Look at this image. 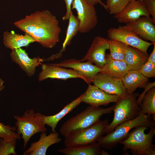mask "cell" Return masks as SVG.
Returning a JSON list of instances; mask_svg holds the SVG:
<instances>
[{
    "instance_id": "f546056e",
    "label": "cell",
    "mask_w": 155,
    "mask_h": 155,
    "mask_svg": "<svg viewBox=\"0 0 155 155\" xmlns=\"http://www.w3.org/2000/svg\"><path fill=\"white\" fill-rule=\"evenodd\" d=\"M17 140L8 142L0 138V155H17L16 151Z\"/></svg>"
},
{
    "instance_id": "4316f807",
    "label": "cell",
    "mask_w": 155,
    "mask_h": 155,
    "mask_svg": "<svg viewBox=\"0 0 155 155\" xmlns=\"http://www.w3.org/2000/svg\"><path fill=\"white\" fill-rule=\"evenodd\" d=\"M109 55L113 59L124 61L128 45L120 41L111 39H108Z\"/></svg>"
},
{
    "instance_id": "44dd1931",
    "label": "cell",
    "mask_w": 155,
    "mask_h": 155,
    "mask_svg": "<svg viewBox=\"0 0 155 155\" xmlns=\"http://www.w3.org/2000/svg\"><path fill=\"white\" fill-rule=\"evenodd\" d=\"M148 57L147 53L137 48L128 45L124 61L129 70H139L147 61Z\"/></svg>"
},
{
    "instance_id": "1f68e13d",
    "label": "cell",
    "mask_w": 155,
    "mask_h": 155,
    "mask_svg": "<svg viewBox=\"0 0 155 155\" xmlns=\"http://www.w3.org/2000/svg\"><path fill=\"white\" fill-rule=\"evenodd\" d=\"M146 10L155 21V0H142Z\"/></svg>"
},
{
    "instance_id": "f35d334b",
    "label": "cell",
    "mask_w": 155,
    "mask_h": 155,
    "mask_svg": "<svg viewBox=\"0 0 155 155\" xmlns=\"http://www.w3.org/2000/svg\"><path fill=\"white\" fill-rule=\"evenodd\" d=\"M136 0H131V2H132Z\"/></svg>"
},
{
    "instance_id": "7c38bea8",
    "label": "cell",
    "mask_w": 155,
    "mask_h": 155,
    "mask_svg": "<svg viewBox=\"0 0 155 155\" xmlns=\"http://www.w3.org/2000/svg\"><path fill=\"white\" fill-rule=\"evenodd\" d=\"M108 39L99 36H96L85 55L80 60L94 63L101 69L106 63V52L109 49Z\"/></svg>"
},
{
    "instance_id": "74e56055",
    "label": "cell",
    "mask_w": 155,
    "mask_h": 155,
    "mask_svg": "<svg viewBox=\"0 0 155 155\" xmlns=\"http://www.w3.org/2000/svg\"><path fill=\"white\" fill-rule=\"evenodd\" d=\"M100 155H109L108 153L105 151L104 150L101 149Z\"/></svg>"
},
{
    "instance_id": "4fadbf2b",
    "label": "cell",
    "mask_w": 155,
    "mask_h": 155,
    "mask_svg": "<svg viewBox=\"0 0 155 155\" xmlns=\"http://www.w3.org/2000/svg\"><path fill=\"white\" fill-rule=\"evenodd\" d=\"M92 82L94 85L104 91L121 98L128 94L120 78L112 77L100 72L96 75Z\"/></svg>"
},
{
    "instance_id": "ac0fdd59",
    "label": "cell",
    "mask_w": 155,
    "mask_h": 155,
    "mask_svg": "<svg viewBox=\"0 0 155 155\" xmlns=\"http://www.w3.org/2000/svg\"><path fill=\"white\" fill-rule=\"evenodd\" d=\"M10 56L13 61L18 64L29 76L34 74L36 67L43 61L39 57L30 58L25 51L21 48L12 50Z\"/></svg>"
},
{
    "instance_id": "e0dca14e",
    "label": "cell",
    "mask_w": 155,
    "mask_h": 155,
    "mask_svg": "<svg viewBox=\"0 0 155 155\" xmlns=\"http://www.w3.org/2000/svg\"><path fill=\"white\" fill-rule=\"evenodd\" d=\"M53 65L59 66L74 69L82 74L90 83L101 69L88 61H82L80 60L72 58L65 59L58 63Z\"/></svg>"
},
{
    "instance_id": "30bf717a",
    "label": "cell",
    "mask_w": 155,
    "mask_h": 155,
    "mask_svg": "<svg viewBox=\"0 0 155 155\" xmlns=\"http://www.w3.org/2000/svg\"><path fill=\"white\" fill-rule=\"evenodd\" d=\"M38 77L41 81L48 78L66 80L70 78H80L88 84L91 83L82 74L72 69L61 67L52 64H43Z\"/></svg>"
},
{
    "instance_id": "cb8c5ba5",
    "label": "cell",
    "mask_w": 155,
    "mask_h": 155,
    "mask_svg": "<svg viewBox=\"0 0 155 155\" xmlns=\"http://www.w3.org/2000/svg\"><path fill=\"white\" fill-rule=\"evenodd\" d=\"M101 146L96 142L84 146L66 147L59 149L58 152L66 155H100Z\"/></svg>"
},
{
    "instance_id": "d590c367",
    "label": "cell",
    "mask_w": 155,
    "mask_h": 155,
    "mask_svg": "<svg viewBox=\"0 0 155 155\" xmlns=\"http://www.w3.org/2000/svg\"><path fill=\"white\" fill-rule=\"evenodd\" d=\"M90 3L95 5L98 3L101 5L107 11L106 4L103 3L101 0H86Z\"/></svg>"
},
{
    "instance_id": "d4e9b609",
    "label": "cell",
    "mask_w": 155,
    "mask_h": 155,
    "mask_svg": "<svg viewBox=\"0 0 155 155\" xmlns=\"http://www.w3.org/2000/svg\"><path fill=\"white\" fill-rule=\"evenodd\" d=\"M68 20L69 24L66 35L63 44L62 48L59 53L49 57L50 60H52L60 57L62 52L65 50L67 46L70 44L73 38L79 32V20L77 17L73 14L72 12L70 14Z\"/></svg>"
},
{
    "instance_id": "836d02e7",
    "label": "cell",
    "mask_w": 155,
    "mask_h": 155,
    "mask_svg": "<svg viewBox=\"0 0 155 155\" xmlns=\"http://www.w3.org/2000/svg\"><path fill=\"white\" fill-rule=\"evenodd\" d=\"M64 1L66 7V12L65 15L62 17L63 21L68 20L71 11V6L74 0H63Z\"/></svg>"
},
{
    "instance_id": "603a6c76",
    "label": "cell",
    "mask_w": 155,
    "mask_h": 155,
    "mask_svg": "<svg viewBox=\"0 0 155 155\" xmlns=\"http://www.w3.org/2000/svg\"><path fill=\"white\" fill-rule=\"evenodd\" d=\"M3 43L5 47L12 50L27 46L36 42L35 40L27 34L24 35L16 33L13 31H6L3 34Z\"/></svg>"
},
{
    "instance_id": "6da1fadb",
    "label": "cell",
    "mask_w": 155,
    "mask_h": 155,
    "mask_svg": "<svg viewBox=\"0 0 155 155\" xmlns=\"http://www.w3.org/2000/svg\"><path fill=\"white\" fill-rule=\"evenodd\" d=\"M14 24L43 47L52 48L60 41L61 30L59 20L48 10L36 11Z\"/></svg>"
},
{
    "instance_id": "9a60e30c",
    "label": "cell",
    "mask_w": 155,
    "mask_h": 155,
    "mask_svg": "<svg viewBox=\"0 0 155 155\" xmlns=\"http://www.w3.org/2000/svg\"><path fill=\"white\" fill-rule=\"evenodd\" d=\"M142 16H150L147 12L142 0L131 2L119 13L114 15V18L120 23L126 24L133 22Z\"/></svg>"
},
{
    "instance_id": "ffe728a7",
    "label": "cell",
    "mask_w": 155,
    "mask_h": 155,
    "mask_svg": "<svg viewBox=\"0 0 155 155\" xmlns=\"http://www.w3.org/2000/svg\"><path fill=\"white\" fill-rule=\"evenodd\" d=\"M121 80L128 94L133 93L138 88H144L149 81L139 70H129Z\"/></svg>"
},
{
    "instance_id": "277c9868",
    "label": "cell",
    "mask_w": 155,
    "mask_h": 155,
    "mask_svg": "<svg viewBox=\"0 0 155 155\" xmlns=\"http://www.w3.org/2000/svg\"><path fill=\"white\" fill-rule=\"evenodd\" d=\"M114 105L107 108L89 106L65 122L60 131L65 137L71 132L89 127L100 120L104 115L111 113Z\"/></svg>"
},
{
    "instance_id": "e575fe53",
    "label": "cell",
    "mask_w": 155,
    "mask_h": 155,
    "mask_svg": "<svg viewBox=\"0 0 155 155\" xmlns=\"http://www.w3.org/2000/svg\"><path fill=\"white\" fill-rule=\"evenodd\" d=\"M153 44L154 46L152 51L149 56L147 61L155 64V43Z\"/></svg>"
},
{
    "instance_id": "484cf974",
    "label": "cell",
    "mask_w": 155,
    "mask_h": 155,
    "mask_svg": "<svg viewBox=\"0 0 155 155\" xmlns=\"http://www.w3.org/2000/svg\"><path fill=\"white\" fill-rule=\"evenodd\" d=\"M140 108L139 114L151 115L155 121V87L150 90L145 95Z\"/></svg>"
},
{
    "instance_id": "f1b7e54d",
    "label": "cell",
    "mask_w": 155,
    "mask_h": 155,
    "mask_svg": "<svg viewBox=\"0 0 155 155\" xmlns=\"http://www.w3.org/2000/svg\"><path fill=\"white\" fill-rule=\"evenodd\" d=\"M131 2V0H107L106 4L107 11L111 15L121 12Z\"/></svg>"
},
{
    "instance_id": "5bb4252c",
    "label": "cell",
    "mask_w": 155,
    "mask_h": 155,
    "mask_svg": "<svg viewBox=\"0 0 155 155\" xmlns=\"http://www.w3.org/2000/svg\"><path fill=\"white\" fill-rule=\"evenodd\" d=\"M155 21L150 16H142L125 26L143 40L155 43Z\"/></svg>"
},
{
    "instance_id": "8992f818",
    "label": "cell",
    "mask_w": 155,
    "mask_h": 155,
    "mask_svg": "<svg viewBox=\"0 0 155 155\" xmlns=\"http://www.w3.org/2000/svg\"><path fill=\"white\" fill-rule=\"evenodd\" d=\"M42 115L35 112L34 110L26 111L22 116L15 115L16 132L21 136L24 141V149L28 142L34 135L38 133L46 132L47 129L42 120Z\"/></svg>"
},
{
    "instance_id": "4dcf8cb0",
    "label": "cell",
    "mask_w": 155,
    "mask_h": 155,
    "mask_svg": "<svg viewBox=\"0 0 155 155\" xmlns=\"http://www.w3.org/2000/svg\"><path fill=\"white\" fill-rule=\"evenodd\" d=\"M139 71L147 78L155 77V64L148 61L143 64Z\"/></svg>"
},
{
    "instance_id": "5b68a950",
    "label": "cell",
    "mask_w": 155,
    "mask_h": 155,
    "mask_svg": "<svg viewBox=\"0 0 155 155\" xmlns=\"http://www.w3.org/2000/svg\"><path fill=\"white\" fill-rule=\"evenodd\" d=\"M138 94L133 93L121 98L115 102L113 111V119L106 127V134L113 131L119 124L131 120L137 117L140 113V106L137 102Z\"/></svg>"
},
{
    "instance_id": "2e32d148",
    "label": "cell",
    "mask_w": 155,
    "mask_h": 155,
    "mask_svg": "<svg viewBox=\"0 0 155 155\" xmlns=\"http://www.w3.org/2000/svg\"><path fill=\"white\" fill-rule=\"evenodd\" d=\"M58 133L51 132L47 135L46 132L41 133L39 140L32 143L29 147L24 151L23 155H45L51 146L59 143L61 140Z\"/></svg>"
},
{
    "instance_id": "7a4b0ae2",
    "label": "cell",
    "mask_w": 155,
    "mask_h": 155,
    "mask_svg": "<svg viewBox=\"0 0 155 155\" xmlns=\"http://www.w3.org/2000/svg\"><path fill=\"white\" fill-rule=\"evenodd\" d=\"M148 133L144 132L148 128L144 126L137 127L129 133L127 137L120 143L123 144L124 152L128 150L133 155H155V146L153 139L155 128L153 126Z\"/></svg>"
},
{
    "instance_id": "ba28073f",
    "label": "cell",
    "mask_w": 155,
    "mask_h": 155,
    "mask_svg": "<svg viewBox=\"0 0 155 155\" xmlns=\"http://www.w3.org/2000/svg\"><path fill=\"white\" fill-rule=\"evenodd\" d=\"M94 5L86 0H74L71 9H75L79 22V32L86 33L94 28L97 24L98 17Z\"/></svg>"
},
{
    "instance_id": "d6986e66",
    "label": "cell",
    "mask_w": 155,
    "mask_h": 155,
    "mask_svg": "<svg viewBox=\"0 0 155 155\" xmlns=\"http://www.w3.org/2000/svg\"><path fill=\"white\" fill-rule=\"evenodd\" d=\"M105 59L106 63L101 69L100 73L121 79L129 70L124 61L112 59L109 53L106 54Z\"/></svg>"
},
{
    "instance_id": "d6a6232c",
    "label": "cell",
    "mask_w": 155,
    "mask_h": 155,
    "mask_svg": "<svg viewBox=\"0 0 155 155\" xmlns=\"http://www.w3.org/2000/svg\"><path fill=\"white\" fill-rule=\"evenodd\" d=\"M155 87V82H148L144 87V90L143 92L139 96L137 99V102L139 106L141 104L143 98L147 92L151 89Z\"/></svg>"
},
{
    "instance_id": "8d00e7d4",
    "label": "cell",
    "mask_w": 155,
    "mask_h": 155,
    "mask_svg": "<svg viewBox=\"0 0 155 155\" xmlns=\"http://www.w3.org/2000/svg\"><path fill=\"white\" fill-rule=\"evenodd\" d=\"M4 83V81L0 78V91H2L4 88L3 85Z\"/></svg>"
},
{
    "instance_id": "8fae6325",
    "label": "cell",
    "mask_w": 155,
    "mask_h": 155,
    "mask_svg": "<svg viewBox=\"0 0 155 155\" xmlns=\"http://www.w3.org/2000/svg\"><path fill=\"white\" fill-rule=\"evenodd\" d=\"M121 98L90 84L85 92L82 94L81 102L90 106L98 107L102 105L106 106L111 102L115 103Z\"/></svg>"
},
{
    "instance_id": "7402d4cb",
    "label": "cell",
    "mask_w": 155,
    "mask_h": 155,
    "mask_svg": "<svg viewBox=\"0 0 155 155\" xmlns=\"http://www.w3.org/2000/svg\"><path fill=\"white\" fill-rule=\"evenodd\" d=\"M82 94L71 102L66 105L56 114L50 116L42 115V120L44 123L51 127L52 132L55 131V129L59 122L65 116L71 112L82 102Z\"/></svg>"
},
{
    "instance_id": "52a82bcc",
    "label": "cell",
    "mask_w": 155,
    "mask_h": 155,
    "mask_svg": "<svg viewBox=\"0 0 155 155\" xmlns=\"http://www.w3.org/2000/svg\"><path fill=\"white\" fill-rule=\"evenodd\" d=\"M109 124V120H100L88 127L74 131L65 137V147L84 146L97 142L105 134L106 127Z\"/></svg>"
},
{
    "instance_id": "83f0119b",
    "label": "cell",
    "mask_w": 155,
    "mask_h": 155,
    "mask_svg": "<svg viewBox=\"0 0 155 155\" xmlns=\"http://www.w3.org/2000/svg\"><path fill=\"white\" fill-rule=\"evenodd\" d=\"M15 126L5 125L0 122V138L9 142L21 138V135L16 131Z\"/></svg>"
},
{
    "instance_id": "3957f363",
    "label": "cell",
    "mask_w": 155,
    "mask_h": 155,
    "mask_svg": "<svg viewBox=\"0 0 155 155\" xmlns=\"http://www.w3.org/2000/svg\"><path fill=\"white\" fill-rule=\"evenodd\" d=\"M154 126L155 121L151 115L140 114L134 119L119 124L112 132L102 136L97 142L103 149L111 150L125 139L133 128L141 126L148 128Z\"/></svg>"
},
{
    "instance_id": "9c48e42d",
    "label": "cell",
    "mask_w": 155,
    "mask_h": 155,
    "mask_svg": "<svg viewBox=\"0 0 155 155\" xmlns=\"http://www.w3.org/2000/svg\"><path fill=\"white\" fill-rule=\"evenodd\" d=\"M107 36L109 39L120 41L146 53H147L148 48L154 44L143 40L133 32L127 29L125 26L120 25L117 28L109 29L107 31Z\"/></svg>"
}]
</instances>
